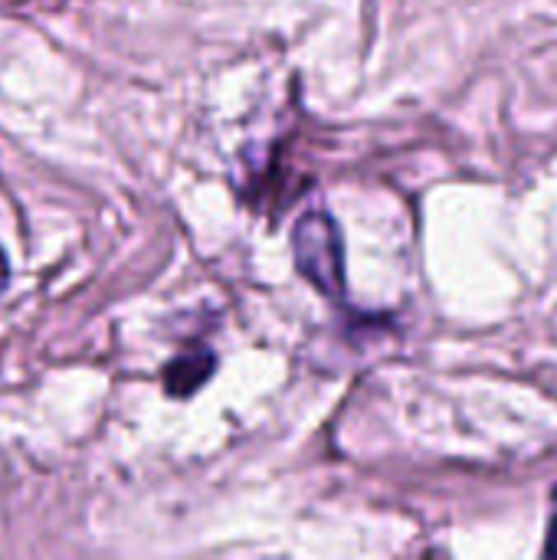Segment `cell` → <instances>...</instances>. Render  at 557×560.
I'll return each instance as SVG.
<instances>
[{
    "label": "cell",
    "instance_id": "6da1fadb",
    "mask_svg": "<svg viewBox=\"0 0 557 560\" xmlns=\"http://www.w3.org/2000/svg\"><path fill=\"white\" fill-rule=\"evenodd\" d=\"M292 249H295L299 272L318 292L341 302L348 282H345V243L338 223L325 210H309L292 230Z\"/></svg>",
    "mask_w": 557,
    "mask_h": 560
},
{
    "label": "cell",
    "instance_id": "7a4b0ae2",
    "mask_svg": "<svg viewBox=\"0 0 557 560\" xmlns=\"http://www.w3.org/2000/svg\"><path fill=\"white\" fill-rule=\"evenodd\" d=\"M213 371H217L213 351L190 348V351H184L181 358H174L167 364V371H164V390L171 397H190V394H197L210 381Z\"/></svg>",
    "mask_w": 557,
    "mask_h": 560
},
{
    "label": "cell",
    "instance_id": "3957f363",
    "mask_svg": "<svg viewBox=\"0 0 557 560\" xmlns=\"http://www.w3.org/2000/svg\"><path fill=\"white\" fill-rule=\"evenodd\" d=\"M545 555L557 558V486L552 492V525H548V545H545Z\"/></svg>",
    "mask_w": 557,
    "mask_h": 560
},
{
    "label": "cell",
    "instance_id": "277c9868",
    "mask_svg": "<svg viewBox=\"0 0 557 560\" xmlns=\"http://www.w3.org/2000/svg\"><path fill=\"white\" fill-rule=\"evenodd\" d=\"M7 282H10V266H7V256H3V249H0V292L7 289Z\"/></svg>",
    "mask_w": 557,
    "mask_h": 560
}]
</instances>
